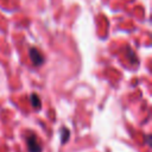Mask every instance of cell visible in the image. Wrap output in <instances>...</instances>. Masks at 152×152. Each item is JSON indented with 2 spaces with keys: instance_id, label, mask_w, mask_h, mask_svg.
<instances>
[{
  "instance_id": "1",
  "label": "cell",
  "mask_w": 152,
  "mask_h": 152,
  "mask_svg": "<svg viewBox=\"0 0 152 152\" xmlns=\"http://www.w3.org/2000/svg\"><path fill=\"white\" fill-rule=\"evenodd\" d=\"M26 145L28 152H42V145L34 132L28 131L26 133Z\"/></svg>"
},
{
  "instance_id": "2",
  "label": "cell",
  "mask_w": 152,
  "mask_h": 152,
  "mask_svg": "<svg viewBox=\"0 0 152 152\" xmlns=\"http://www.w3.org/2000/svg\"><path fill=\"white\" fill-rule=\"evenodd\" d=\"M28 56H30V59H31V63L36 66H39L42 64H44V61H45V57L44 55L34 46L30 48L28 50Z\"/></svg>"
},
{
  "instance_id": "3",
  "label": "cell",
  "mask_w": 152,
  "mask_h": 152,
  "mask_svg": "<svg viewBox=\"0 0 152 152\" xmlns=\"http://www.w3.org/2000/svg\"><path fill=\"white\" fill-rule=\"evenodd\" d=\"M30 101H31V104H32V107H33L34 109H39V108L42 107V101H40V97H39L37 94L32 93V94L30 95Z\"/></svg>"
},
{
  "instance_id": "4",
  "label": "cell",
  "mask_w": 152,
  "mask_h": 152,
  "mask_svg": "<svg viewBox=\"0 0 152 152\" xmlns=\"http://www.w3.org/2000/svg\"><path fill=\"white\" fill-rule=\"evenodd\" d=\"M61 132H62V144H64L65 141H68V139H69V134H70V132H69V129H66L65 127H63Z\"/></svg>"
}]
</instances>
